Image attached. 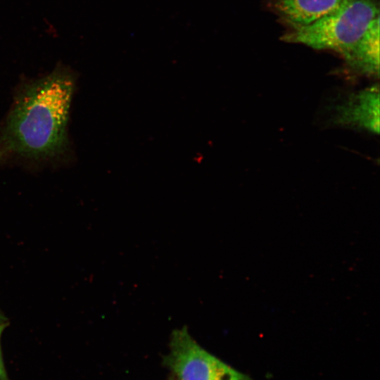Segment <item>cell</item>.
<instances>
[{
    "mask_svg": "<svg viewBox=\"0 0 380 380\" xmlns=\"http://www.w3.org/2000/svg\"><path fill=\"white\" fill-rule=\"evenodd\" d=\"M378 16L379 8L376 0H353L311 23L291 26L281 40L314 49L334 51L343 56Z\"/></svg>",
    "mask_w": 380,
    "mask_h": 380,
    "instance_id": "7a4b0ae2",
    "label": "cell"
},
{
    "mask_svg": "<svg viewBox=\"0 0 380 380\" xmlns=\"http://www.w3.org/2000/svg\"><path fill=\"white\" fill-rule=\"evenodd\" d=\"M379 16L369 25L355 46L343 57L357 72L378 76L379 72Z\"/></svg>",
    "mask_w": 380,
    "mask_h": 380,
    "instance_id": "8992f818",
    "label": "cell"
},
{
    "mask_svg": "<svg viewBox=\"0 0 380 380\" xmlns=\"http://www.w3.org/2000/svg\"><path fill=\"white\" fill-rule=\"evenodd\" d=\"M170 365L179 380H243L244 376L202 348L186 327L174 331Z\"/></svg>",
    "mask_w": 380,
    "mask_h": 380,
    "instance_id": "3957f363",
    "label": "cell"
},
{
    "mask_svg": "<svg viewBox=\"0 0 380 380\" xmlns=\"http://www.w3.org/2000/svg\"><path fill=\"white\" fill-rule=\"evenodd\" d=\"M353 0H276L274 8L291 26L319 20Z\"/></svg>",
    "mask_w": 380,
    "mask_h": 380,
    "instance_id": "5b68a950",
    "label": "cell"
},
{
    "mask_svg": "<svg viewBox=\"0 0 380 380\" xmlns=\"http://www.w3.org/2000/svg\"><path fill=\"white\" fill-rule=\"evenodd\" d=\"M6 326V321L4 319V317L3 316L2 313L0 311V327H5Z\"/></svg>",
    "mask_w": 380,
    "mask_h": 380,
    "instance_id": "ba28073f",
    "label": "cell"
},
{
    "mask_svg": "<svg viewBox=\"0 0 380 380\" xmlns=\"http://www.w3.org/2000/svg\"><path fill=\"white\" fill-rule=\"evenodd\" d=\"M346 102L338 106V123L379 133V101L378 86H373L357 94L351 95Z\"/></svg>",
    "mask_w": 380,
    "mask_h": 380,
    "instance_id": "277c9868",
    "label": "cell"
},
{
    "mask_svg": "<svg viewBox=\"0 0 380 380\" xmlns=\"http://www.w3.org/2000/svg\"><path fill=\"white\" fill-rule=\"evenodd\" d=\"M4 327H0V340H1V336L2 331ZM5 377H6L5 369H4V366L3 363L2 356H1V344H0V380H3Z\"/></svg>",
    "mask_w": 380,
    "mask_h": 380,
    "instance_id": "52a82bcc",
    "label": "cell"
},
{
    "mask_svg": "<svg viewBox=\"0 0 380 380\" xmlns=\"http://www.w3.org/2000/svg\"><path fill=\"white\" fill-rule=\"evenodd\" d=\"M77 80V72L61 61L48 73L20 78L0 120V167L37 171L72 162L69 123Z\"/></svg>",
    "mask_w": 380,
    "mask_h": 380,
    "instance_id": "6da1fadb",
    "label": "cell"
}]
</instances>
